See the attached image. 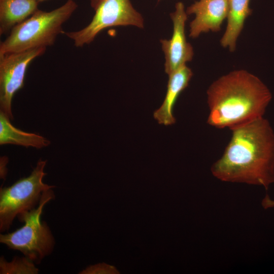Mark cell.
<instances>
[{"mask_svg": "<svg viewBox=\"0 0 274 274\" xmlns=\"http://www.w3.org/2000/svg\"><path fill=\"white\" fill-rule=\"evenodd\" d=\"M187 15L194 14L190 23L189 36L198 37L201 33L220 31L228 14L227 0H200L188 7Z\"/></svg>", "mask_w": 274, "mask_h": 274, "instance_id": "obj_9", "label": "cell"}, {"mask_svg": "<svg viewBox=\"0 0 274 274\" xmlns=\"http://www.w3.org/2000/svg\"><path fill=\"white\" fill-rule=\"evenodd\" d=\"M2 111L0 113V144H14L42 148L48 146L50 141L33 133L26 132L14 127Z\"/></svg>", "mask_w": 274, "mask_h": 274, "instance_id": "obj_13", "label": "cell"}, {"mask_svg": "<svg viewBox=\"0 0 274 274\" xmlns=\"http://www.w3.org/2000/svg\"><path fill=\"white\" fill-rule=\"evenodd\" d=\"M55 198L52 189L45 191L37 208L24 211L17 215L24 226L13 232L0 235V242L9 248L18 250L36 264L51 253L54 238L49 226L41 222V216L44 206Z\"/></svg>", "mask_w": 274, "mask_h": 274, "instance_id": "obj_4", "label": "cell"}, {"mask_svg": "<svg viewBox=\"0 0 274 274\" xmlns=\"http://www.w3.org/2000/svg\"><path fill=\"white\" fill-rule=\"evenodd\" d=\"M261 205L264 209L274 208V200L271 199L269 195L266 194L261 201Z\"/></svg>", "mask_w": 274, "mask_h": 274, "instance_id": "obj_16", "label": "cell"}, {"mask_svg": "<svg viewBox=\"0 0 274 274\" xmlns=\"http://www.w3.org/2000/svg\"><path fill=\"white\" fill-rule=\"evenodd\" d=\"M170 16L173 22L172 37L169 39L160 41L164 55V71L167 75L186 65L194 55L193 47L186 40L187 14L183 3H176L175 11L170 14Z\"/></svg>", "mask_w": 274, "mask_h": 274, "instance_id": "obj_8", "label": "cell"}, {"mask_svg": "<svg viewBox=\"0 0 274 274\" xmlns=\"http://www.w3.org/2000/svg\"><path fill=\"white\" fill-rule=\"evenodd\" d=\"M39 269L35 263L26 257H15L10 262L7 261L4 256L0 258L1 274H37Z\"/></svg>", "mask_w": 274, "mask_h": 274, "instance_id": "obj_14", "label": "cell"}, {"mask_svg": "<svg viewBox=\"0 0 274 274\" xmlns=\"http://www.w3.org/2000/svg\"><path fill=\"white\" fill-rule=\"evenodd\" d=\"M36 0H0V35L11 30L38 10Z\"/></svg>", "mask_w": 274, "mask_h": 274, "instance_id": "obj_12", "label": "cell"}, {"mask_svg": "<svg viewBox=\"0 0 274 274\" xmlns=\"http://www.w3.org/2000/svg\"><path fill=\"white\" fill-rule=\"evenodd\" d=\"M207 123L230 129L263 117L272 94L257 76L235 70L213 82L207 91Z\"/></svg>", "mask_w": 274, "mask_h": 274, "instance_id": "obj_2", "label": "cell"}, {"mask_svg": "<svg viewBox=\"0 0 274 274\" xmlns=\"http://www.w3.org/2000/svg\"><path fill=\"white\" fill-rule=\"evenodd\" d=\"M46 160L40 159L30 175L9 187L0 188V231L8 230L20 213L36 208L43 193L53 188L43 182Z\"/></svg>", "mask_w": 274, "mask_h": 274, "instance_id": "obj_6", "label": "cell"}, {"mask_svg": "<svg viewBox=\"0 0 274 274\" xmlns=\"http://www.w3.org/2000/svg\"><path fill=\"white\" fill-rule=\"evenodd\" d=\"M36 1H37L39 3H40V2H44V1H47V0H36Z\"/></svg>", "mask_w": 274, "mask_h": 274, "instance_id": "obj_17", "label": "cell"}, {"mask_svg": "<svg viewBox=\"0 0 274 274\" xmlns=\"http://www.w3.org/2000/svg\"><path fill=\"white\" fill-rule=\"evenodd\" d=\"M78 7L74 0L49 12L38 9L22 23L14 26L0 45V57L10 53L52 46L62 33L63 24Z\"/></svg>", "mask_w": 274, "mask_h": 274, "instance_id": "obj_3", "label": "cell"}, {"mask_svg": "<svg viewBox=\"0 0 274 274\" xmlns=\"http://www.w3.org/2000/svg\"><path fill=\"white\" fill-rule=\"evenodd\" d=\"M95 13L90 22L83 28L62 33L72 40L76 47L92 43L102 30L114 26L144 27L142 14L130 0H90Z\"/></svg>", "mask_w": 274, "mask_h": 274, "instance_id": "obj_5", "label": "cell"}, {"mask_svg": "<svg viewBox=\"0 0 274 274\" xmlns=\"http://www.w3.org/2000/svg\"><path fill=\"white\" fill-rule=\"evenodd\" d=\"M118 271L113 266L102 263L90 265L83 269L80 274L117 273Z\"/></svg>", "mask_w": 274, "mask_h": 274, "instance_id": "obj_15", "label": "cell"}, {"mask_svg": "<svg viewBox=\"0 0 274 274\" xmlns=\"http://www.w3.org/2000/svg\"><path fill=\"white\" fill-rule=\"evenodd\" d=\"M222 156L211 167L218 180L262 186L274 183V131L263 117L230 129Z\"/></svg>", "mask_w": 274, "mask_h": 274, "instance_id": "obj_1", "label": "cell"}, {"mask_svg": "<svg viewBox=\"0 0 274 274\" xmlns=\"http://www.w3.org/2000/svg\"><path fill=\"white\" fill-rule=\"evenodd\" d=\"M47 48L41 47L0 57V107L11 120L12 100L15 93L23 87L26 70L36 57L43 55Z\"/></svg>", "mask_w": 274, "mask_h": 274, "instance_id": "obj_7", "label": "cell"}, {"mask_svg": "<svg viewBox=\"0 0 274 274\" xmlns=\"http://www.w3.org/2000/svg\"><path fill=\"white\" fill-rule=\"evenodd\" d=\"M250 0H227V24L220 44L230 51L235 50L236 41L244 27L246 18L251 14Z\"/></svg>", "mask_w": 274, "mask_h": 274, "instance_id": "obj_11", "label": "cell"}, {"mask_svg": "<svg viewBox=\"0 0 274 274\" xmlns=\"http://www.w3.org/2000/svg\"><path fill=\"white\" fill-rule=\"evenodd\" d=\"M168 75L165 98L161 107L153 114L159 124L166 126L173 125L176 122L173 115L174 106L180 93L188 86L193 72L185 65Z\"/></svg>", "mask_w": 274, "mask_h": 274, "instance_id": "obj_10", "label": "cell"}]
</instances>
